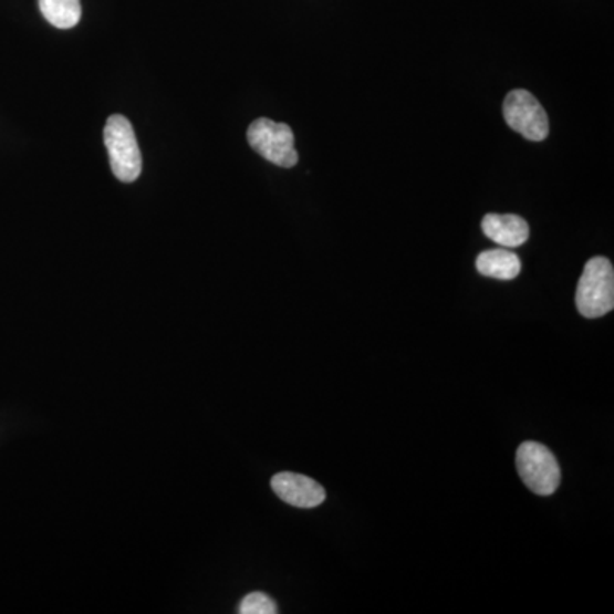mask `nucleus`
Returning a JSON list of instances; mask_svg holds the SVG:
<instances>
[{"label": "nucleus", "mask_w": 614, "mask_h": 614, "mask_svg": "<svg viewBox=\"0 0 614 614\" xmlns=\"http://www.w3.org/2000/svg\"><path fill=\"white\" fill-rule=\"evenodd\" d=\"M577 311L589 320L606 316L614 308V270L607 258L587 261L575 294Z\"/></svg>", "instance_id": "f257e3e1"}, {"label": "nucleus", "mask_w": 614, "mask_h": 614, "mask_svg": "<svg viewBox=\"0 0 614 614\" xmlns=\"http://www.w3.org/2000/svg\"><path fill=\"white\" fill-rule=\"evenodd\" d=\"M105 146L113 175L123 183H134L142 173L141 147L131 119L112 115L106 122Z\"/></svg>", "instance_id": "f03ea898"}, {"label": "nucleus", "mask_w": 614, "mask_h": 614, "mask_svg": "<svg viewBox=\"0 0 614 614\" xmlns=\"http://www.w3.org/2000/svg\"><path fill=\"white\" fill-rule=\"evenodd\" d=\"M516 466L525 487L537 496H553L562 481L559 461L543 444L532 440L522 443L518 449Z\"/></svg>", "instance_id": "7ed1b4c3"}, {"label": "nucleus", "mask_w": 614, "mask_h": 614, "mask_svg": "<svg viewBox=\"0 0 614 614\" xmlns=\"http://www.w3.org/2000/svg\"><path fill=\"white\" fill-rule=\"evenodd\" d=\"M248 142L263 159L270 160L280 168H294L298 164L299 154L294 147V132L285 123L258 118L248 128Z\"/></svg>", "instance_id": "20e7f679"}, {"label": "nucleus", "mask_w": 614, "mask_h": 614, "mask_svg": "<svg viewBox=\"0 0 614 614\" xmlns=\"http://www.w3.org/2000/svg\"><path fill=\"white\" fill-rule=\"evenodd\" d=\"M503 118L512 131L531 142H541L550 134V122L540 101L529 91L516 90L503 101Z\"/></svg>", "instance_id": "39448f33"}, {"label": "nucleus", "mask_w": 614, "mask_h": 614, "mask_svg": "<svg viewBox=\"0 0 614 614\" xmlns=\"http://www.w3.org/2000/svg\"><path fill=\"white\" fill-rule=\"evenodd\" d=\"M272 488L277 497L289 506L299 509H314L326 499V491L313 478L298 473H279L272 478Z\"/></svg>", "instance_id": "423d86ee"}, {"label": "nucleus", "mask_w": 614, "mask_h": 614, "mask_svg": "<svg viewBox=\"0 0 614 614\" xmlns=\"http://www.w3.org/2000/svg\"><path fill=\"white\" fill-rule=\"evenodd\" d=\"M481 229L488 239L503 248H518L529 239L528 222L514 214H488L481 220Z\"/></svg>", "instance_id": "0eeeda50"}, {"label": "nucleus", "mask_w": 614, "mask_h": 614, "mask_svg": "<svg viewBox=\"0 0 614 614\" xmlns=\"http://www.w3.org/2000/svg\"><path fill=\"white\" fill-rule=\"evenodd\" d=\"M521 260L509 250H488L477 258V270L488 279L512 280L521 273Z\"/></svg>", "instance_id": "6e6552de"}, {"label": "nucleus", "mask_w": 614, "mask_h": 614, "mask_svg": "<svg viewBox=\"0 0 614 614\" xmlns=\"http://www.w3.org/2000/svg\"><path fill=\"white\" fill-rule=\"evenodd\" d=\"M40 11L52 27L71 30L81 21V0H40Z\"/></svg>", "instance_id": "1a4fd4ad"}, {"label": "nucleus", "mask_w": 614, "mask_h": 614, "mask_svg": "<svg viewBox=\"0 0 614 614\" xmlns=\"http://www.w3.org/2000/svg\"><path fill=\"white\" fill-rule=\"evenodd\" d=\"M241 614H275L279 613L275 601L263 592H251L239 604Z\"/></svg>", "instance_id": "9d476101"}]
</instances>
